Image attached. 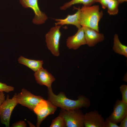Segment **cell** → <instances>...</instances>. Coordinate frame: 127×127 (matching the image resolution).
Listing matches in <instances>:
<instances>
[{"label": "cell", "instance_id": "1", "mask_svg": "<svg viewBox=\"0 0 127 127\" xmlns=\"http://www.w3.org/2000/svg\"><path fill=\"white\" fill-rule=\"evenodd\" d=\"M48 100L57 107L66 110L88 108L91 105L89 98L85 96H79L76 100L70 99L67 97L65 93L61 92L57 95L53 92L52 88H48Z\"/></svg>", "mask_w": 127, "mask_h": 127}, {"label": "cell", "instance_id": "2", "mask_svg": "<svg viewBox=\"0 0 127 127\" xmlns=\"http://www.w3.org/2000/svg\"><path fill=\"white\" fill-rule=\"evenodd\" d=\"M98 5L83 6L80 8L79 23L82 26L88 27L99 32V22L103 13Z\"/></svg>", "mask_w": 127, "mask_h": 127}, {"label": "cell", "instance_id": "3", "mask_svg": "<svg viewBox=\"0 0 127 127\" xmlns=\"http://www.w3.org/2000/svg\"><path fill=\"white\" fill-rule=\"evenodd\" d=\"M59 115L64 118L67 127H84V114L80 109L69 110L61 109Z\"/></svg>", "mask_w": 127, "mask_h": 127}, {"label": "cell", "instance_id": "4", "mask_svg": "<svg viewBox=\"0 0 127 127\" xmlns=\"http://www.w3.org/2000/svg\"><path fill=\"white\" fill-rule=\"evenodd\" d=\"M61 26L55 25L52 27L45 36V41L48 49L52 55L57 57L60 54V41L61 35L60 31Z\"/></svg>", "mask_w": 127, "mask_h": 127}, {"label": "cell", "instance_id": "5", "mask_svg": "<svg viewBox=\"0 0 127 127\" xmlns=\"http://www.w3.org/2000/svg\"><path fill=\"white\" fill-rule=\"evenodd\" d=\"M17 93H15L12 97L10 99L7 95L4 101L0 105V119L1 123L6 127L10 126L11 115L15 107L18 104Z\"/></svg>", "mask_w": 127, "mask_h": 127}, {"label": "cell", "instance_id": "6", "mask_svg": "<svg viewBox=\"0 0 127 127\" xmlns=\"http://www.w3.org/2000/svg\"><path fill=\"white\" fill-rule=\"evenodd\" d=\"M57 107L48 100L43 99L40 101L33 111L37 117L36 127H40L48 116L54 114Z\"/></svg>", "mask_w": 127, "mask_h": 127}, {"label": "cell", "instance_id": "7", "mask_svg": "<svg viewBox=\"0 0 127 127\" xmlns=\"http://www.w3.org/2000/svg\"><path fill=\"white\" fill-rule=\"evenodd\" d=\"M16 99L18 104L26 107L33 111L37 104L43 98L40 96H36L30 91L23 88L20 92L17 94Z\"/></svg>", "mask_w": 127, "mask_h": 127}, {"label": "cell", "instance_id": "8", "mask_svg": "<svg viewBox=\"0 0 127 127\" xmlns=\"http://www.w3.org/2000/svg\"><path fill=\"white\" fill-rule=\"evenodd\" d=\"M20 1L23 7L31 8L35 14L32 20L33 24H41L44 23L48 19L46 14L40 10L38 0H20Z\"/></svg>", "mask_w": 127, "mask_h": 127}, {"label": "cell", "instance_id": "9", "mask_svg": "<svg viewBox=\"0 0 127 127\" xmlns=\"http://www.w3.org/2000/svg\"><path fill=\"white\" fill-rule=\"evenodd\" d=\"M127 115V103L117 99L113 107V111L108 117L112 122L117 124Z\"/></svg>", "mask_w": 127, "mask_h": 127}, {"label": "cell", "instance_id": "10", "mask_svg": "<svg viewBox=\"0 0 127 127\" xmlns=\"http://www.w3.org/2000/svg\"><path fill=\"white\" fill-rule=\"evenodd\" d=\"M104 121L102 115L96 110L87 112L84 115L85 127H104Z\"/></svg>", "mask_w": 127, "mask_h": 127}, {"label": "cell", "instance_id": "11", "mask_svg": "<svg viewBox=\"0 0 127 127\" xmlns=\"http://www.w3.org/2000/svg\"><path fill=\"white\" fill-rule=\"evenodd\" d=\"M86 44V41L82 27L78 29L75 35L69 37L67 40V46L70 49L76 50L81 46Z\"/></svg>", "mask_w": 127, "mask_h": 127}, {"label": "cell", "instance_id": "12", "mask_svg": "<svg viewBox=\"0 0 127 127\" xmlns=\"http://www.w3.org/2000/svg\"><path fill=\"white\" fill-rule=\"evenodd\" d=\"M84 33L86 44L89 47L94 46L99 42L103 40V34L91 28L86 26L82 27Z\"/></svg>", "mask_w": 127, "mask_h": 127}, {"label": "cell", "instance_id": "13", "mask_svg": "<svg viewBox=\"0 0 127 127\" xmlns=\"http://www.w3.org/2000/svg\"><path fill=\"white\" fill-rule=\"evenodd\" d=\"M35 72L34 75L38 83L45 85L48 88H52V84L56 79L51 73L43 67Z\"/></svg>", "mask_w": 127, "mask_h": 127}, {"label": "cell", "instance_id": "14", "mask_svg": "<svg viewBox=\"0 0 127 127\" xmlns=\"http://www.w3.org/2000/svg\"><path fill=\"white\" fill-rule=\"evenodd\" d=\"M80 7L77 8L75 7L74 8L77 10L74 14L68 15L64 19H55L56 22L55 23V25L62 26L65 25H72L75 26L79 29L82 27L79 23Z\"/></svg>", "mask_w": 127, "mask_h": 127}, {"label": "cell", "instance_id": "15", "mask_svg": "<svg viewBox=\"0 0 127 127\" xmlns=\"http://www.w3.org/2000/svg\"><path fill=\"white\" fill-rule=\"evenodd\" d=\"M18 61L19 63L27 66L35 72L43 67V60H31L21 56Z\"/></svg>", "mask_w": 127, "mask_h": 127}, {"label": "cell", "instance_id": "16", "mask_svg": "<svg viewBox=\"0 0 127 127\" xmlns=\"http://www.w3.org/2000/svg\"><path fill=\"white\" fill-rule=\"evenodd\" d=\"M113 40V49L115 52L127 58V47L121 43L117 34L114 35Z\"/></svg>", "mask_w": 127, "mask_h": 127}, {"label": "cell", "instance_id": "17", "mask_svg": "<svg viewBox=\"0 0 127 127\" xmlns=\"http://www.w3.org/2000/svg\"><path fill=\"white\" fill-rule=\"evenodd\" d=\"M95 2V0H71L65 3L60 9L62 10H65L72 5L78 4H82L83 6H90Z\"/></svg>", "mask_w": 127, "mask_h": 127}, {"label": "cell", "instance_id": "18", "mask_svg": "<svg viewBox=\"0 0 127 127\" xmlns=\"http://www.w3.org/2000/svg\"><path fill=\"white\" fill-rule=\"evenodd\" d=\"M119 3L117 0H110L108 3L107 8L109 15H115L118 12V7Z\"/></svg>", "mask_w": 127, "mask_h": 127}, {"label": "cell", "instance_id": "19", "mask_svg": "<svg viewBox=\"0 0 127 127\" xmlns=\"http://www.w3.org/2000/svg\"><path fill=\"white\" fill-rule=\"evenodd\" d=\"M50 127H66L65 121L61 116L59 115L53 119Z\"/></svg>", "mask_w": 127, "mask_h": 127}, {"label": "cell", "instance_id": "20", "mask_svg": "<svg viewBox=\"0 0 127 127\" xmlns=\"http://www.w3.org/2000/svg\"><path fill=\"white\" fill-rule=\"evenodd\" d=\"M119 89L122 95L121 100L127 103V85H122L120 86Z\"/></svg>", "mask_w": 127, "mask_h": 127}, {"label": "cell", "instance_id": "21", "mask_svg": "<svg viewBox=\"0 0 127 127\" xmlns=\"http://www.w3.org/2000/svg\"><path fill=\"white\" fill-rule=\"evenodd\" d=\"M14 87L12 86H8L5 83L0 82V91L9 93L13 91Z\"/></svg>", "mask_w": 127, "mask_h": 127}, {"label": "cell", "instance_id": "22", "mask_svg": "<svg viewBox=\"0 0 127 127\" xmlns=\"http://www.w3.org/2000/svg\"><path fill=\"white\" fill-rule=\"evenodd\" d=\"M104 127H119L117 124L111 121L108 117L104 120Z\"/></svg>", "mask_w": 127, "mask_h": 127}, {"label": "cell", "instance_id": "23", "mask_svg": "<svg viewBox=\"0 0 127 127\" xmlns=\"http://www.w3.org/2000/svg\"><path fill=\"white\" fill-rule=\"evenodd\" d=\"M27 124L25 121L20 120L12 124V127H26Z\"/></svg>", "mask_w": 127, "mask_h": 127}, {"label": "cell", "instance_id": "24", "mask_svg": "<svg viewBox=\"0 0 127 127\" xmlns=\"http://www.w3.org/2000/svg\"><path fill=\"white\" fill-rule=\"evenodd\" d=\"M110 0H95L96 2L99 3L103 9L107 8V4Z\"/></svg>", "mask_w": 127, "mask_h": 127}, {"label": "cell", "instance_id": "25", "mask_svg": "<svg viewBox=\"0 0 127 127\" xmlns=\"http://www.w3.org/2000/svg\"><path fill=\"white\" fill-rule=\"evenodd\" d=\"M119 126V127H127V115L120 121Z\"/></svg>", "mask_w": 127, "mask_h": 127}, {"label": "cell", "instance_id": "26", "mask_svg": "<svg viewBox=\"0 0 127 127\" xmlns=\"http://www.w3.org/2000/svg\"><path fill=\"white\" fill-rule=\"evenodd\" d=\"M5 97L4 92L0 91V105L5 100Z\"/></svg>", "mask_w": 127, "mask_h": 127}, {"label": "cell", "instance_id": "27", "mask_svg": "<svg viewBox=\"0 0 127 127\" xmlns=\"http://www.w3.org/2000/svg\"><path fill=\"white\" fill-rule=\"evenodd\" d=\"M119 2V3H122L123 2H127V0H117Z\"/></svg>", "mask_w": 127, "mask_h": 127}, {"label": "cell", "instance_id": "28", "mask_svg": "<svg viewBox=\"0 0 127 127\" xmlns=\"http://www.w3.org/2000/svg\"><path fill=\"white\" fill-rule=\"evenodd\" d=\"M123 80L125 82H127V75H125L124 76L123 79Z\"/></svg>", "mask_w": 127, "mask_h": 127}, {"label": "cell", "instance_id": "29", "mask_svg": "<svg viewBox=\"0 0 127 127\" xmlns=\"http://www.w3.org/2000/svg\"><path fill=\"white\" fill-rule=\"evenodd\" d=\"M28 124H29V126L31 125H30V126H31V127H35V126L33 125V124L32 123L30 122L29 121H28Z\"/></svg>", "mask_w": 127, "mask_h": 127}]
</instances>
